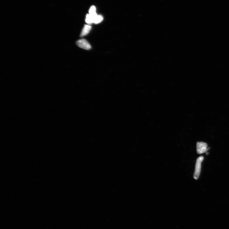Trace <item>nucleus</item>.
I'll return each instance as SVG.
<instances>
[{"label":"nucleus","mask_w":229,"mask_h":229,"mask_svg":"<svg viewBox=\"0 0 229 229\" xmlns=\"http://www.w3.org/2000/svg\"><path fill=\"white\" fill-rule=\"evenodd\" d=\"M204 159V157L201 156L198 158L196 160L194 175V178L195 180H197L199 178L201 172V163Z\"/></svg>","instance_id":"f257e3e1"},{"label":"nucleus","mask_w":229,"mask_h":229,"mask_svg":"<svg viewBox=\"0 0 229 229\" xmlns=\"http://www.w3.org/2000/svg\"><path fill=\"white\" fill-rule=\"evenodd\" d=\"M197 152L199 154L206 153L209 149L207 148V145L205 143L198 142L196 146Z\"/></svg>","instance_id":"f03ea898"},{"label":"nucleus","mask_w":229,"mask_h":229,"mask_svg":"<svg viewBox=\"0 0 229 229\" xmlns=\"http://www.w3.org/2000/svg\"><path fill=\"white\" fill-rule=\"evenodd\" d=\"M77 45L81 49L85 50H89L91 48V46L87 41L84 39L79 40L77 42Z\"/></svg>","instance_id":"7ed1b4c3"},{"label":"nucleus","mask_w":229,"mask_h":229,"mask_svg":"<svg viewBox=\"0 0 229 229\" xmlns=\"http://www.w3.org/2000/svg\"><path fill=\"white\" fill-rule=\"evenodd\" d=\"M92 28L91 26L89 25H85L82 30L80 36L83 37L86 35L90 32Z\"/></svg>","instance_id":"20e7f679"},{"label":"nucleus","mask_w":229,"mask_h":229,"mask_svg":"<svg viewBox=\"0 0 229 229\" xmlns=\"http://www.w3.org/2000/svg\"><path fill=\"white\" fill-rule=\"evenodd\" d=\"M89 15L93 19L97 15L96 13V8L94 6H92L89 10Z\"/></svg>","instance_id":"39448f33"},{"label":"nucleus","mask_w":229,"mask_h":229,"mask_svg":"<svg viewBox=\"0 0 229 229\" xmlns=\"http://www.w3.org/2000/svg\"><path fill=\"white\" fill-rule=\"evenodd\" d=\"M103 20V17L101 15H97L93 19V23L97 24L102 22Z\"/></svg>","instance_id":"423d86ee"},{"label":"nucleus","mask_w":229,"mask_h":229,"mask_svg":"<svg viewBox=\"0 0 229 229\" xmlns=\"http://www.w3.org/2000/svg\"><path fill=\"white\" fill-rule=\"evenodd\" d=\"M85 22L88 25H90L92 23H93V19L92 17L89 14L87 15L86 16Z\"/></svg>","instance_id":"0eeeda50"},{"label":"nucleus","mask_w":229,"mask_h":229,"mask_svg":"<svg viewBox=\"0 0 229 229\" xmlns=\"http://www.w3.org/2000/svg\"><path fill=\"white\" fill-rule=\"evenodd\" d=\"M206 154H207V155H208V152H207V153H206Z\"/></svg>","instance_id":"6e6552de"}]
</instances>
